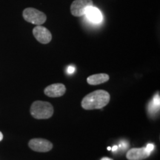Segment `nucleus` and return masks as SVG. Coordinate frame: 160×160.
I'll return each mask as SVG.
<instances>
[{
  "instance_id": "obj_1",
  "label": "nucleus",
  "mask_w": 160,
  "mask_h": 160,
  "mask_svg": "<svg viewBox=\"0 0 160 160\" xmlns=\"http://www.w3.org/2000/svg\"><path fill=\"white\" fill-rule=\"evenodd\" d=\"M111 97L108 92L97 90L86 95L82 100V107L85 110L101 109L109 103Z\"/></svg>"
},
{
  "instance_id": "obj_2",
  "label": "nucleus",
  "mask_w": 160,
  "mask_h": 160,
  "mask_svg": "<svg viewBox=\"0 0 160 160\" xmlns=\"http://www.w3.org/2000/svg\"><path fill=\"white\" fill-rule=\"evenodd\" d=\"M31 114L37 119H47L53 114V107L48 102L35 101L31 105Z\"/></svg>"
},
{
  "instance_id": "obj_3",
  "label": "nucleus",
  "mask_w": 160,
  "mask_h": 160,
  "mask_svg": "<svg viewBox=\"0 0 160 160\" xmlns=\"http://www.w3.org/2000/svg\"><path fill=\"white\" fill-rule=\"evenodd\" d=\"M22 16L26 22L37 25H42L47 19V17L43 12L33 8H28L24 10Z\"/></svg>"
},
{
  "instance_id": "obj_4",
  "label": "nucleus",
  "mask_w": 160,
  "mask_h": 160,
  "mask_svg": "<svg viewBox=\"0 0 160 160\" xmlns=\"http://www.w3.org/2000/svg\"><path fill=\"white\" fill-rule=\"evenodd\" d=\"M91 6H93L92 0H74L71 4V12L74 17H82Z\"/></svg>"
},
{
  "instance_id": "obj_5",
  "label": "nucleus",
  "mask_w": 160,
  "mask_h": 160,
  "mask_svg": "<svg viewBox=\"0 0 160 160\" xmlns=\"http://www.w3.org/2000/svg\"><path fill=\"white\" fill-rule=\"evenodd\" d=\"M28 146L31 150L37 152H48L53 148V144L51 142L41 138L31 139Z\"/></svg>"
},
{
  "instance_id": "obj_6",
  "label": "nucleus",
  "mask_w": 160,
  "mask_h": 160,
  "mask_svg": "<svg viewBox=\"0 0 160 160\" xmlns=\"http://www.w3.org/2000/svg\"><path fill=\"white\" fill-rule=\"evenodd\" d=\"M33 34L38 42L42 44H48L51 41L52 34L46 28L37 25L33 30Z\"/></svg>"
},
{
  "instance_id": "obj_7",
  "label": "nucleus",
  "mask_w": 160,
  "mask_h": 160,
  "mask_svg": "<svg viewBox=\"0 0 160 160\" xmlns=\"http://www.w3.org/2000/svg\"><path fill=\"white\" fill-rule=\"evenodd\" d=\"M66 92L65 86L62 83H56L48 86L44 90V93L49 97H60Z\"/></svg>"
},
{
  "instance_id": "obj_8",
  "label": "nucleus",
  "mask_w": 160,
  "mask_h": 160,
  "mask_svg": "<svg viewBox=\"0 0 160 160\" xmlns=\"http://www.w3.org/2000/svg\"><path fill=\"white\" fill-rule=\"evenodd\" d=\"M151 153L147 151L146 148H132L128 151L126 157L128 160H143L149 157Z\"/></svg>"
},
{
  "instance_id": "obj_9",
  "label": "nucleus",
  "mask_w": 160,
  "mask_h": 160,
  "mask_svg": "<svg viewBox=\"0 0 160 160\" xmlns=\"http://www.w3.org/2000/svg\"><path fill=\"white\" fill-rule=\"evenodd\" d=\"M85 15L90 22L96 24L100 23L102 21L103 19L102 14L99 9L96 7H93V6H91L88 8Z\"/></svg>"
},
{
  "instance_id": "obj_10",
  "label": "nucleus",
  "mask_w": 160,
  "mask_h": 160,
  "mask_svg": "<svg viewBox=\"0 0 160 160\" xmlns=\"http://www.w3.org/2000/svg\"><path fill=\"white\" fill-rule=\"evenodd\" d=\"M109 80V76L106 73H99V74H94L88 77L87 82L89 85H97L100 84L105 83Z\"/></svg>"
},
{
  "instance_id": "obj_11",
  "label": "nucleus",
  "mask_w": 160,
  "mask_h": 160,
  "mask_svg": "<svg viewBox=\"0 0 160 160\" xmlns=\"http://www.w3.org/2000/svg\"><path fill=\"white\" fill-rule=\"evenodd\" d=\"M160 101H159V95L157 94L154 97H153V100H152V102L150 105V110H151V112L154 111L156 112L157 111H159V105H160Z\"/></svg>"
},
{
  "instance_id": "obj_12",
  "label": "nucleus",
  "mask_w": 160,
  "mask_h": 160,
  "mask_svg": "<svg viewBox=\"0 0 160 160\" xmlns=\"http://www.w3.org/2000/svg\"><path fill=\"white\" fill-rule=\"evenodd\" d=\"M146 149H147L148 151H149L150 153H151L152 151H153V150L154 149V145H153V144H148V145L146 146Z\"/></svg>"
},
{
  "instance_id": "obj_13",
  "label": "nucleus",
  "mask_w": 160,
  "mask_h": 160,
  "mask_svg": "<svg viewBox=\"0 0 160 160\" xmlns=\"http://www.w3.org/2000/svg\"><path fill=\"white\" fill-rule=\"evenodd\" d=\"M75 71V68L73 66H69L68 68V73H73Z\"/></svg>"
},
{
  "instance_id": "obj_14",
  "label": "nucleus",
  "mask_w": 160,
  "mask_h": 160,
  "mask_svg": "<svg viewBox=\"0 0 160 160\" xmlns=\"http://www.w3.org/2000/svg\"><path fill=\"white\" fill-rule=\"evenodd\" d=\"M117 148H118V146H117V145H114V146H113V147L111 148V151H117Z\"/></svg>"
},
{
  "instance_id": "obj_15",
  "label": "nucleus",
  "mask_w": 160,
  "mask_h": 160,
  "mask_svg": "<svg viewBox=\"0 0 160 160\" xmlns=\"http://www.w3.org/2000/svg\"><path fill=\"white\" fill-rule=\"evenodd\" d=\"M101 160H113V159H111V158H108V157H103V158H102Z\"/></svg>"
},
{
  "instance_id": "obj_16",
  "label": "nucleus",
  "mask_w": 160,
  "mask_h": 160,
  "mask_svg": "<svg viewBox=\"0 0 160 160\" xmlns=\"http://www.w3.org/2000/svg\"><path fill=\"white\" fill-rule=\"evenodd\" d=\"M3 139V134L1 131H0V142Z\"/></svg>"
},
{
  "instance_id": "obj_17",
  "label": "nucleus",
  "mask_w": 160,
  "mask_h": 160,
  "mask_svg": "<svg viewBox=\"0 0 160 160\" xmlns=\"http://www.w3.org/2000/svg\"><path fill=\"white\" fill-rule=\"evenodd\" d=\"M108 151H111V147H108Z\"/></svg>"
}]
</instances>
